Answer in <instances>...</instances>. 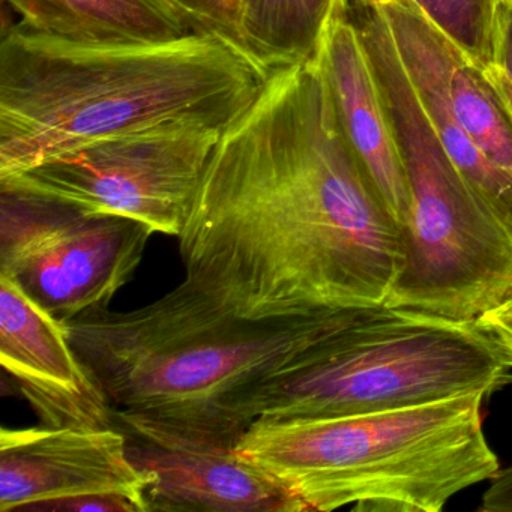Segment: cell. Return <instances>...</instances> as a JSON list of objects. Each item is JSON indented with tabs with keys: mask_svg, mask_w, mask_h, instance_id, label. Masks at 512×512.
<instances>
[{
	"mask_svg": "<svg viewBox=\"0 0 512 512\" xmlns=\"http://www.w3.org/2000/svg\"><path fill=\"white\" fill-rule=\"evenodd\" d=\"M374 307L250 319L184 280L139 310L103 308L64 325L128 433L163 448L232 451L259 395Z\"/></svg>",
	"mask_w": 512,
	"mask_h": 512,
	"instance_id": "7a4b0ae2",
	"label": "cell"
},
{
	"mask_svg": "<svg viewBox=\"0 0 512 512\" xmlns=\"http://www.w3.org/2000/svg\"><path fill=\"white\" fill-rule=\"evenodd\" d=\"M143 512L130 497L121 494H89L59 500L43 506L38 512Z\"/></svg>",
	"mask_w": 512,
	"mask_h": 512,
	"instance_id": "d6986e66",
	"label": "cell"
},
{
	"mask_svg": "<svg viewBox=\"0 0 512 512\" xmlns=\"http://www.w3.org/2000/svg\"><path fill=\"white\" fill-rule=\"evenodd\" d=\"M506 305H509V307H512V301L509 302V304H506Z\"/></svg>",
	"mask_w": 512,
	"mask_h": 512,
	"instance_id": "cb8c5ba5",
	"label": "cell"
},
{
	"mask_svg": "<svg viewBox=\"0 0 512 512\" xmlns=\"http://www.w3.org/2000/svg\"><path fill=\"white\" fill-rule=\"evenodd\" d=\"M407 76L452 163L473 193L512 236V175L491 163L463 130L451 109L449 82L458 47L413 0H376Z\"/></svg>",
	"mask_w": 512,
	"mask_h": 512,
	"instance_id": "8fae6325",
	"label": "cell"
},
{
	"mask_svg": "<svg viewBox=\"0 0 512 512\" xmlns=\"http://www.w3.org/2000/svg\"><path fill=\"white\" fill-rule=\"evenodd\" d=\"M335 5H337V0H335Z\"/></svg>",
	"mask_w": 512,
	"mask_h": 512,
	"instance_id": "d4e9b609",
	"label": "cell"
},
{
	"mask_svg": "<svg viewBox=\"0 0 512 512\" xmlns=\"http://www.w3.org/2000/svg\"><path fill=\"white\" fill-rule=\"evenodd\" d=\"M193 32H220L245 44L239 0H164Z\"/></svg>",
	"mask_w": 512,
	"mask_h": 512,
	"instance_id": "ac0fdd59",
	"label": "cell"
},
{
	"mask_svg": "<svg viewBox=\"0 0 512 512\" xmlns=\"http://www.w3.org/2000/svg\"><path fill=\"white\" fill-rule=\"evenodd\" d=\"M149 479L128 454L127 436L110 428H2L0 511H40L59 500L121 494L149 512Z\"/></svg>",
	"mask_w": 512,
	"mask_h": 512,
	"instance_id": "9c48e42d",
	"label": "cell"
},
{
	"mask_svg": "<svg viewBox=\"0 0 512 512\" xmlns=\"http://www.w3.org/2000/svg\"><path fill=\"white\" fill-rule=\"evenodd\" d=\"M152 233L130 218L0 190V272L62 323L107 308Z\"/></svg>",
	"mask_w": 512,
	"mask_h": 512,
	"instance_id": "ba28073f",
	"label": "cell"
},
{
	"mask_svg": "<svg viewBox=\"0 0 512 512\" xmlns=\"http://www.w3.org/2000/svg\"><path fill=\"white\" fill-rule=\"evenodd\" d=\"M494 67L512 82V0H499L497 4Z\"/></svg>",
	"mask_w": 512,
	"mask_h": 512,
	"instance_id": "ffe728a7",
	"label": "cell"
},
{
	"mask_svg": "<svg viewBox=\"0 0 512 512\" xmlns=\"http://www.w3.org/2000/svg\"><path fill=\"white\" fill-rule=\"evenodd\" d=\"M32 31L82 43H154L191 31L164 0H4Z\"/></svg>",
	"mask_w": 512,
	"mask_h": 512,
	"instance_id": "5bb4252c",
	"label": "cell"
},
{
	"mask_svg": "<svg viewBox=\"0 0 512 512\" xmlns=\"http://www.w3.org/2000/svg\"><path fill=\"white\" fill-rule=\"evenodd\" d=\"M344 137L386 208L403 224L409 190L397 142L358 32L335 5L317 52Z\"/></svg>",
	"mask_w": 512,
	"mask_h": 512,
	"instance_id": "7c38bea8",
	"label": "cell"
},
{
	"mask_svg": "<svg viewBox=\"0 0 512 512\" xmlns=\"http://www.w3.org/2000/svg\"><path fill=\"white\" fill-rule=\"evenodd\" d=\"M413 4L470 61L484 70L494 67L499 0H413Z\"/></svg>",
	"mask_w": 512,
	"mask_h": 512,
	"instance_id": "e0dca14e",
	"label": "cell"
},
{
	"mask_svg": "<svg viewBox=\"0 0 512 512\" xmlns=\"http://www.w3.org/2000/svg\"><path fill=\"white\" fill-rule=\"evenodd\" d=\"M221 133L172 124L112 137L0 179V190L130 218L178 238Z\"/></svg>",
	"mask_w": 512,
	"mask_h": 512,
	"instance_id": "52a82bcc",
	"label": "cell"
},
{
	"mask_svg": "<svg viewBox=\"0 0 512 512\" xmlns=\"http://www.w3.org/2000/svg\"><path fill=\"white\" fill-rule=\"evenodd\" d=\"M485 329L500 341L512 358V307L497 308L478 320Z\"/></svg>",
	"mask_w": 512,
	"mask_h": 512,
	"instance_id": "7402d4cb",
	"label": "cell"
},
{
	"mask_svg": "<svg viewBox=\"0 0 512 512\" xmlns=\"http://www.w3.org/2000/svg\"><path fill=\"white\" fill-rule=\"evenodd\" d=\"M185 281L239 316L385 304L401 229L350 149L317 55L227 125L178 235Z\"/></svg>",
	"mask_w": 512,
	"mask_h": 512,
	"instance_id": "6da1fadb",
	"label": "cell"
},
{
	"mask_svg": "<svg viewBox=\"0 0 512 512\" xmlns=\"http://www.w3.org/2000/svg\"><path fill=\"white\" fill-rule=\"evenodd\" d=\"M488 76L493 80L494 86L499 91L500 97L505 101L509 113L512 116V82L499 70V68L491 67L487 70Z\"/></svg>",
	"mask_w": 512,
	"mask_h": 512,
	"instance_id": "603a6c76",
	"label": "cell"
},
{
	"mask_svg": "<svg viewBox=\"0 0 512 512\" xmlns=\"http://www.w3.org/2000/svg\"><path fill=\"white\" fill-rule=\"evenodd\" d=\"M481 392L358 415L257 418L235 451L302 512H440L499 473Z\"/></svg>",
	"mask_w": 512,
	"mask_h": 512,
	"instance_id": "277c9868",
	"label": "cell"
},
{
	"mask_svg": "<svg viewBox=\"0 0 512 512\" xmlns=\"http://www.w3.org/2000/svg\"><path fill=\"white\" fill-rule=\"evenodd\" d=\"M481 512H512V464L502 467L481 497Z\"/></svg>",
	"mask_w": 512,
	"mask_h": 512,
	"instance_id": "44dd1931",
	"label": "cell"
},
{
	"mask_svg": "<svg viewBox=\"0 0 512 512\" xmlns=\"http://www.w3.org/2000/svg\"><path fill=\"white\" fill-rule=\"evenodd\" d=\"M512 358L481 323L388 305L331 338L302 370L266 388L257 418H325L491 395L512 379Z\"/></svg>",
	"mask_w": 512,
	"mask_h": 512,
	"instance_id": "8992f818",
	"label": "cell"
},
{
	"mask_svg": "<svg viewBox=\"0 0 512 512\" xmlns=\"http://www.w3.org/2000/svg\"><path fill=\"white\" fill-rule=\"evenodd\" d=\"M271 76L247 46L220 32L82 43L17 23L0 43V179L163 125L224 130Z\"/></svg>",
	"mask_w": 512,
	"mask_h": 512,
	"instance_id": "3957f363",
	"label": "cell"
},
{
	"mask_svg": "<svg viewBox=\"0 0 512 512\" xmlns=\"http://www.w3.org/2000/svg\"><path fill=\"white\" fill-rule=\"evenodd\" d=\"M0 362L23 397L55 428L115 427L112 407L67 329L0 272Z\"/></svg>",
	"mask_w": 512,
	"mask_h": 512,
	"instance_id": "30bf717a",
	"label": "cell"
},
{
	"mask_svg": "<svg viewBox=\"0 0 512 512\" xmlns=\"http://www.w3.org/2000/svg\"><path fill=\"white\" fill-rule=\"evenodd\" d=\"M128 454L148 476L149 512H302L280 482L235 449L184 451L139 440Z\"/></svg>",
	"mask_w": 512,
	"mask_h": 512,
	"instance_id": "4fadbf2b",
	"label": "cell"
},
{
	"mask_svg": "<svg viewBox=\"0 0 512 512\" xmlns=\"http://www.w3.org/2000/svg\"><path fill=\"white\" fill-rule=\"evenodd\" d=\"M452 113L479 151L512 175V116L487 70L461 50L449 82Z\"/></svg>",
	"mask_w": 512,
	"mask_h": 512,
	"instance_id": "2e32d148",
	"label": "cell"
},
{
	"mask_svg": "<svg viewBox=\"0 0 512 512\" xmlns=\"http://www.w3.org/2000/svg\"><path fill=\"white\" fill-rule=\"evenodd\" d=\"M367 56L409 190L385 305L476 322L512 301V236L452 163L395 44L377 41Z\"/></svg>",
	"mask_w": 512,
	"mask_h": 512,
	"instance_id": "5b68a950",
	"label": "cell"
},
{
	"mask_svg": "<svg viewBox=\"0 0 512 512\" xmlns=\"http://www.w3.org/2000/svg\"><path fill=\"white\" fill-rule=\"evenodd\" d=\"M248 49L272 71L314 58L335 0H239Z\"/></svg>",
	"mask_w": 512,
	"mask_h": 512,
	"instance_id": "9a60e30c",
	"label": "cell"
}]
</instances>
